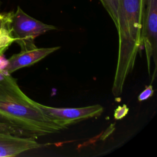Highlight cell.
<instances>
[{
    "instance_id": "4",
    "label": "cell",
    "mask_w": 157,
    "mask_h": 157,
    "mask_svg": "<svg viewBox=\"0 0 157 157\" xmlns=\"http://www.w3.org/2000/svg\"><path fill=\"white\" fill-rule=\"evenodd\" d=\"M142 42L144 47L149 75L157 71V0H143Z\"/></svg>"
},
{
    "instance_id": "1",
    "label": "cell",
    "mask_w": 157,
    "mask_h": 157,
    "mask_svg": "<svg viewBox=\"0 0 157 157\" xmlns=\"http://www.w3.org/2000/svg\"><path fill=\"white\" fill-rule=\"evenodd\" d=\"M142 2L143 0H120L115 25L118 36L117 63L112 88L115 97L122 94L126 78L142 48Z\"/></svg>"
},
{
    "instance_id": "14",
    "label": "cell",
    "mask_w": 157,
    "mask_h": 157,
    "mask_svg": "<svg viewBox=\"0 0 157 157\" xmlns=\"http://www.w3.org/2000/svg\"><path fill=\"white\" fill-rule=\"evenodd\" d=\"M7 16V13H0V29L3 25V23L4 21H5L6 17Z\"/></svg>"
},
{
    "instance_id": "12",
    "label": "cell",
    "mask_w": 157,
    "mask_h": 157,
    "mask_svg": "<svg viewBox=\"0 0 157 157\" xmlns=\"http://www.w3.org/2000/svg\"><path fill=\"white\" fill-rule=\"evenodd\" d=\"M129 109L126 104L121 106H118L114 112V118L115 120H121L128 113Z\"/></svg>"
},
{
    "instance_id": "6",
    "label": "cell",
    "mask_w": 157,
    "mask_h": 157,
    "mask_svg": "<svg viewBox=\"0 0 157 157\" xmlns=\"http://www.w3.org/2000/svg\"><path fill=\"white\" fill-rule=\"evenodd\" d=\"M59 48L60 47L47 48L36 47L31 49L21 50L19 53L13 54L7 59V62L4 72L11 74L20 69L33 65Z\"/></svg>"
},
{
    "instance_id": "5",
    "label": "cell",
    "mask_w": 157,
    "mask_h": 157,
    "mask_svg": "<svg viewBox=\"0 0 157 157\" xmlns=\"http://www.w3.org/2000/svg\"><path fill=\"white\" fill-rule=\"evenodd\" d=\"M38 105L52 121L64 129L80 121L99 117L104 111L103 107L99 104L78 108L53 107L39 102Z\"/></svg>"
},
{
    "instance_id": "11",
    "label": "cell",
    "mask_w": 157,
    "mask_h": 157,
    "mask_svg": "<svg viewBox=\"0 0 157 157\" xmlns=\"http://www.w3.org/2000/svg\"><path fill=\"white\" fill-rule=\"evenodd\" d=\"M153 93H154V90L153 88V86L151 85L146 86L145 90L142 91L139 95L138 100L139 101H143L147 100L153 96Z\"/></svg>"
},
{
    "instance_id": "9",
    "label": "cell",
    "mask_w": 157,
    "mask_h": 157,
    "mask_svg": "<svg viewBox=\"0 0 157 157\" xmlns=\"http://www.w3.org/2000/svg\"><path fill=\"white\" fill-rule=\"evenodd\" d=\"M12 12L7 13V16L0 29V56H2L12 43L15 41L10 29Z\"/></svg>"
},
{
    "instance_id": "7",
    "label": "cell",
    "mask_w": 157,
    "mask_h": 157,
    "mask_svg": "<svg viewBox=\"0 0 157 157\" xmlns=\"http://www.w3.org/2000/svg\"><path fill=\"white\" fill-rule=\"evenodd\" d=\"M40 147L36 139L0 132V157L17 156Z\"/></svg>"
},
{
    "instance_id": "15",
    "label": "cell",
    "mask_w": 157,
    "mask_h": 157,
    "mask_svg": "<svg viewBox=\"0 0 157 157\" xmlns=\"http://www.w3.org/2000/svg\"><path fill=\"white\" fill-rule=\"evenodd\" d=\"M1 0H0V13H1Z\"/></svg>"
},
{
    "instance_id": "3",
    "label": "cell",
    "mask_w": 157,
    "mask_h": 157,
    "mask_svg": "<svg viewBox=\"0 0 157 157\" xmlns=\"http://www.w3.org/2000/svg\"><path fill=\"white\" fill-rule=\"evenodd\" d=\"M10 29L15 42L21 50H26L36 48L35 39L47 31L56 29V27L31 17L18 6L15 12H12Z\"/></svg>"
},
{
    "instance_id": "2",
    "label": "cell",
    "mask_w": 157,
    "mask_h": 157,
    "mask_svg": "<svg viewBox=\"0 0 157 157\" xmlns=\"http://www.w3.org/2000/svg\"><path fill=\"white\" fill-rule=\"evenodd\" d=\"M0 111L20 123L36 139L64 130L44 112L38 102L23 92L11 74L5 72H0Z\"/></svg>"
},
{
    "instance_id": "10",
    "label": "cell",
    "mask_w": 157,
    "mask_h": 157,
    "mask_svg": "<svg viewBox=\"0 0 157 157\" xmlns=\"http://www.w3.org/2000/svg\"><path fill=\"white\" fill-rule=\"evenodd\" d=\"M115 25L117 23L120 5V0H101Z\"/></svg>"
},
{
    "instance_id": "13",
    "label": "cell",
    "mask_w": 157,
    "mask_h": 157,
    "mask_svg": "<svg viewBox=\"0 0 157 157\" xmlns=\"http://www.w3.org/2000/svg\"><path fill=\"white\" fill-rule=\"evenodd\" d=\"M7 59H6L3 55L0 56V72H4L5 67L7 65Z\"/></svg>"
},
{
    "instance_id": "8",
    "label": "cell",
    "mask_w": 157,
    "mask_h": 157,
    "mask_svg": "<svg viewBox=\"0 0 157 157\" xmlns=\"http://www.w3.org/2000/svg\"><path fill=\"white\" fill-rule=\"evenodd\" d=\"M0 132L33 138L29 132L23 126L13 118L1 111H0Z\"/></svg>"
}]
</instances>
